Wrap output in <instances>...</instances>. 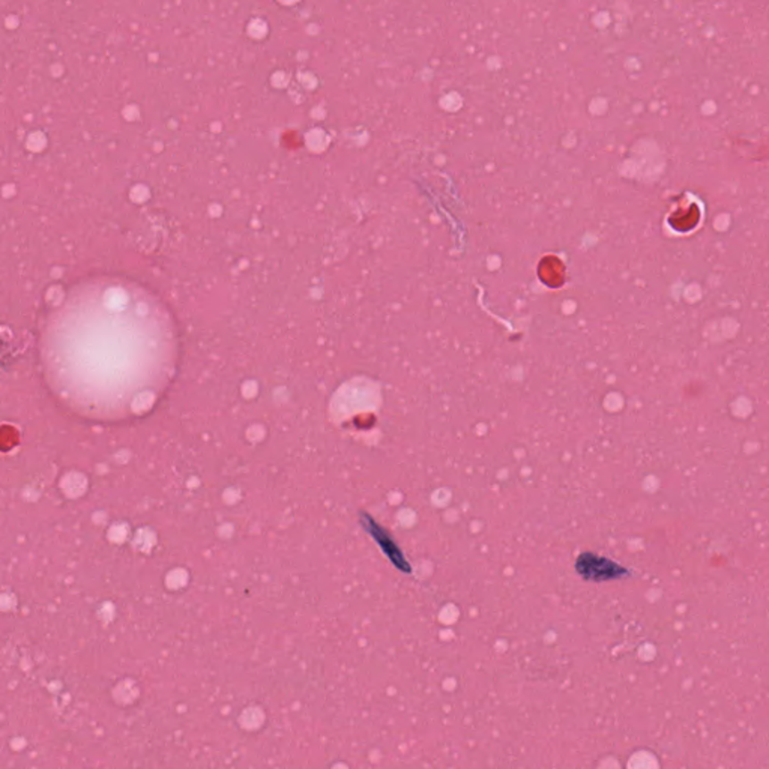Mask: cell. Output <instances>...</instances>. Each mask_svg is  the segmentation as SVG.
I'll list each match as a JSON object with an SVG mask.
<instances>
[{
	"label": "cell",
	"mask_w": 769,
	"mask_h": 769,
	"mask_svg": "<svg viewBox=\"0 0 769 769\" xmlns=\"http://www.w3.org/2000/svg\"><path fill=\"white\" fill-rule=\"evenodd\" d=\"M176 358L166 307L125 280L79 285L44 333L48 384L86 418L120 421L146 413L170 384Z\"/></svg>",
	"instance_id": "obj_1"
},
{
	"label": "cell",
	"mask_w": 769,
	"mask_h": 769,
	"mask_svg": "<svg viewBox=\"0 0 769 769\" xmlns=\"http://www.w3.org/2000/svg\"><path fill=\"white\" fill-rule=\"evenodd\" d=\"M575 570L586 582H610V580L623 579L628 575V571L616 562L603 556L594 555L591 551L582 553L577 558Z\"/></svg>",
	"instance_id": "obj_2"
},
{
	"label": "cell",
	"mask_w": 769,
	"mask_h": 769,
	"mask_svg": "<svg viewBox=\"0 0 769 769\" xmlns=\"http://www.w3.org/2000/svg\"><path fill=\"white\" fill-rule=\"evenodd\" d=\"M364 526H366L367 531L370 532L371 537L379 544L384 555L388 556V559L394 564L395 568H399L400 571L409 575L412 571V566H409L408 560L404 558L399 546L395 544L394 540L391 538L390 533L384 531L380 525H377L370 516H364Z\"/></svg>",
	"instance_id": "obj_3"
},
{
	"label": "cell",
	"mask_w": 769,
	"mask_h": 769,
	"mask_svg": "<svg viewBox=\"0 0 769 769\" xmlns=\"http://www.w3.org/2000/svg\"><path fill=\"white\" fill-rule=\"evenodd\" d=\"M540 269H546V272H540V276H542V280L546 283V285H551V278H555L556 285H560L564 283V274H566V269L562 268V269H558V271H553L551 269L550 259L546 257L544 260L542 261V266H540Z\"/></svg>",
	"instance_id": "obj_4"
}]
</instances>
